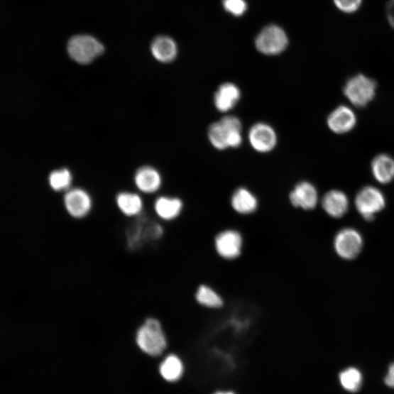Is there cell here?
Returning a JSON list of instances; mask_svg holds the SVG:
<instances>
[{
    "mask_svg": "<svg viewBox=\"0 0 394 394\" xmlns=\"http://www.w3.org/2000/svg\"><path fill=\"white\" fill-rule=\"evenodd\" d=\"M136 344L146 355L156 357L162 355L168 347V339L162 323L155 318H148L138 328Z\"/></svg>",
    "mask_w": 394,
    "mask_h": 394,
    "instance_id": "1",
    "label": "cell"
},
{
    "mask_svg": "<svg viewBox=\"0 0 394 394\" xmlns=\"http://www.w3.org/2000/svg\"><path fill=\"white\" fill-rule=\"evenodd\" d=\"M242 123L236 116H226L209 126L207 136L210 143L217 150L231 148L242 138Z\"/></svg>",
    "mask_w": 394,
    "mask_h": 394,
    "instance_id": "2",
    "label": "cell"
},
{
    "mask_svg": "<svg viewBox=\"0 0 394 394\" xmlns=\"http://www.w3.org/2000/svg\"><path fill=\"white\" fill-rule=\"evenodd\" d=\"M377 84L370 77L357 74L350 77L344 87V93L349 101L358 108H363L376 97Z\"/></svg>",
    "mask_w": 394,
    "mask_h": 394,
    "instance_id": "3",
    "label": "cell"
},
{
    "mask_svg": "<svg viewBox=\"0 0 394 394\" xmlns=\"http://www.w3.org/2000/svg\"><path fill=\"white\" fill-rule=\"evenodd\" d=\"M70 58L78 64L88 65L102 55L104 46L96 38L89 35L72 38L67 45Z\"/></svg>",
    "mask_w": 394,
    "mask_h": 394,
    "instance_id": "4",
    "label": "cell"
},
{
    "mask_svg": "<svg viewBox=\"0 0 394 394\" xmlns=\"http://www.w3.org/2000/svg\"><path fill=\"white\" fill-rule=\"evenodd\" d=\"M288 39L285 31L276 25L263 29L256 39V47L261 54L274 56L281 54L287 48Z\"/></svg>",
    "mask_w": 394,
    "mask_h": 394,
    "instance_id": "5",
    "label": "cell"
},
{
    "mask_svg": "<svg viewBox=\"0 0 394 394\" xmlns=\"http://www.w3.org/2000/svg\"><path fill=\"white\" fill-rule=\"evenodd\" d=\"M356 207L360 215L367 221L373 220L385 206L383 194L374 187H365L356 197Z\"/></svg>",
    "mask_w": 394,
    "mask_h": 394,
    "instance_id": "6",
    "label": "cell"
},
{
    "mask_svg": "<svg viewBox=\"0 0 394 394\" xmlns=\"http://www.w3.org/2000/svg\"><path fill=\"white\" fill-rule=\"evenodd\" d=\"M214 245L216 251L220 257L226 260H234L242 253L243 236L234 229L224 230L216 236Z\"/></svg>",
    "mask_w": 394,
    "mask_h": 394,
    "instance_id": "7",
    "label": "cell"
},
{
    "mask_svg": "<svg viewBox=\"0 0 394 394\" xmlns=\"http://www.w3.org/2000/svg\"><path fill=\"white\" fill-rule=\"evenodd\" d=\"M64 205L67 214L72 218L82 219L90 214L93 202L87 191L81 188H74L66 192Z\"/></svg>",
    "mask_w": 394,
    "mask_h": 394,
    "instance_id": "8",
    "label": "cell"
},
{
    "mask_svg": "<svg viewBox=\"0 0 394 394\" xmlns=\"http://www.w3.org/2000/svg\"><path fill=\"white\" fill-rule=\"evenodd\" d=\"M336 253L341 258L354 259L358 256L363 246V239L356 230L346 228L340 230L334 242Z\"/></svg>",
    "mask_w": 394,
    "mask_h": 394,
    "instance_id": "9",
    "label": "cell"
},
{
    "mask_svg": "<svg viewBox=\"0 0 394 394\" xmlns=\"http://www.w3.org/2000/svg\"><path fill=\"white\" fill-rule=\"evenodd\" d=\"M248 140L251 147L262 153L271 152L278 143L275 129L268 124L263 122L256 123L251 127Z\"/></svg>",
    "mask_w": 394,
    "mask_h": 394,
    "instance_id": "10",
    "label": "cell"
},
{
    "mask_svg": "<svg viewBox=\"0 0 394 394\" xmlns=\"http://www.w3.org/2000/svg\"><path fill=\"white\" fill-rule=\"evenodd\" d=\"M357 123L354 111L346 105H340L327 118V125L334 133L344 135L354 129Z\"/></svg>",
    "mask_w": 394,
    "mask_h": 394,
    "instance_id": "11",
    "label": "cell"
},
{
    "mask_svg": "<svg viewBox=\"0 0 394 394\" xmlns=\"http://www.w3.org/2000/svg\"><path fill=\"white\" fill-rule=\"evenodd\" d=\"M292 204L304 210H312L317 207L319 202V193L315 187L308 181L297 184L289 195Z\"/></svg>",
    "mask_w": 394,
    "mask_h": 394,
    "instance_id": "12",
    "label": "cell"
},
{
    "mask_svg": "<svg viewBox=\"0 0 394 394\" xmlns=\"http://www.w3.org/2000/svg\"><path fill=\"white\" fill-rule=\"evenodd\" d=\"M134 182L136 187L144 194H154L163 185V177L159 171L151 166H143L137 170Z\"/></svg>",
    "mask_w": 394,
    "mask_h": 394,
    "instance_id": "13",
    "label": "cell"
},
{
    "mask_svg": "<svg viewBox=\"0 0 394 394\" xmlns=\"http://www.w3.org/2000/svg\"><path fill=\"white\" fill-rule=\"evenodd\" d=\"M241 99V91L232 83L221 84L214 94L216 109L221 113L231 111Z\"/></svg>",
    "mask_w": 394,
    "mask_h": 394,
    "instance_id": "14",
    "label": "cell"
},
{
    "mask_svg": "<svg viewBox=\"0 0 394 394\" xmlns=\"http://www.w3.org/2000/svg\"><path fill=\"white\" fill-rule=\"evenodd\" d=\"M322 204L324 212L331 217H343L348 212L349 199L347 195L339 190L328 192L322 199Z\"/></svg>",
    "mask_w": 394,
    "mask_h": 394,
    "instance_id": "15",
    "label": "cell"
},
{
    "mask_svg": "<svg viewBox=\"0 0 394 394\" xmlns=\"http://www.w3.org/2000/svg\"><path fill=\"white\" fill-rule=\"evenodd\" d=\"M183 203L177 197H160L154 202V210L158 217L170 221L177 219L182 212Z\"/></svg>",
    "mask_w": 394,
    "mask_h": 394,
    "instance_id": "16",
    "label": "cell"
},
{
    "mask_svg": "<svg viewBox=\"0 0 394 394\" xmlns=\"http://www.w3.org/2000/svg\"><path fill=\"white\" fill-rule=\"evenodd\" d=\"M231 205L235 212L241 215H250L257 209L258 202L250 190L239 188L232 195Z\"/></svg>",
    "mask_w": 394,
    "mask_h": 394,
    "instance_id": "17",
    "label": "cell"
},
{
    "mask_svg": "<svg viewBox=\"0 0 394 394\" xmlns=\"http://www.w3.org/2000/svg\"><path fill=\"white\" fill-rule=\"evenodd\" d=\"M151 52L156 60L163 63H170L177 58V47L172 38L160 36L153 41Z\"/></svg>",
    "mask_w": 394,
    "mask_h": 394,
    "instance_id": "18",
    "label": "cell"
},
{
    "mask_svg": "<svg viewBox=\"0 0 394 394\" xmlns=\"http://www.w3.org/2000/svg\"><path fill=\"white\" fill-rule=\"evenodd\" d=\"M116 202L120 212L128 217H138L143 210V201L141 196L136 193L120 192L116 196Z\"/></svg>",
    "mask_w": 394,
    "mask_h": 394,
    "instance_id": "19",
    "label": "cell"
},
{
    "mask_svg": "<svg viewBox=\"0 0 394 394\" xmlns=\"http://www.w3.org/2000/svg\"><path fill=\"white\" fill-rule=\"evenodd\" d=\"M372 173L376 180L382 184H388L394 179V160L387 154L375 157L371 165Z\"/></svg>",
    "mask_w": 394,
    "mask_h": 394,
    "instance_id": "20",
    "label": "cell"
},
{
    "mask_svg": "<svg viewBox=\"0 0 394 394\" xmlns=\"http://www.w3.org/2000/svg\"><path fill=\"white\" fill-rule=\"evenodd\" d=\"M185 371L182 359L175 354L167 356L160 366L161 376L166 381L175 383L180 381Z\"/></svg>",
    "mask_w": 394,
    "mask_h": 394,
    "instance_id": "21",
    "label": "cell"
},
{
    "mask_svg": "<svg viewBox=\"0 0 394 394\" xmlns=\"http://www.w3.org/2000/svg\"><path fill=\"white\" fill-rule=\"evenodd\" d=\"M196 301L202 307L209 309H219L224 305V300L221 295L207 285H201L198 287L196 295Z\"/></svg>",
    "mask_w": 394,
    "mask_h": 394,
    "instance_id": "22",
    "label": "cell"
},
{
    "mask_svg": "<svg viewBox=\"0 0 394 394\" xmlns=\"http://www.w3.org/2000/svg\"><path fill=\"white\" fill-rule=\"evenodd\" d=\"M339 381L344 390L351 393L358 392L363 385V376L356 367H349L339 375Z\"/></svg>",
    "mask_w": 394,
    "mask_h": 394,
    "instance_id": "23",
    "label": "cell"
},
{
    "mask_svg": "<svg viewBox=\"0 0 394 394\" xmlns=\"http://www.w3.org/2000/svg\"><path fill=\"white\" fill-rule=\"evenodd\" d=\"M72 180V174L67 168L54 170L48 176L50 187L57 192H67L70 190Z\"/></svg>",
    "mask_w": 394,
    "mask_h": 394,
    "instance_id": "24",
    "label": "cell"
},
{
    "mask_svg": "<svg viewBox=\"0 0 394 394\" xmlns=\"http://www.w3.org/2000/svg\"><path fill=\"white\" fill-rule=\"evenodd\" d=\"M224 9L234 16H241L247 11L248 6L245 0H223Z\"/></svg>",
    "mask_w": 394,
    "mask_h": 394,
    "instance_id": "25",
    "label": "cell"
},
{
    "mask_svg": "<svg viewBox=\"0 0 394 394\" xmlns=\"http://www.w3.org/2000/svg\"><path fill=\"white\" fill-rule=\"evenodd\" d=\"M333 1L340 11L354 13L361 8L363 0H333Z\"/></svg>",
    "mask_w": 394,
    "mask_h": 394,
    "instance_id": "26",
    "label": "cell"
},
{
    "mask_svg": "<svg viewBox=\"0 0 394 394\" xmlns=\"http://www.w3.org/2000/svg\"><path fill=\"white\" fill-rule=\"evenodd\" d=\"M386 17L389 25L394 30V0H389L387 4Z\"/></svg>",
    "mask_w": 394,
    "mask_h": 394,
    "instance_id": "27",
    "label": "cell"
},
{
    "mask_svg": "<svg viewBox=\"0 0 394 394\" xmlns=\"http://www.w3.org/2000/svg\"><path fill=\"white\" fill-rule=\"evenodd\" d=\"M384 382L388 387L394 388V362L390 365Z\"/></svg>",
    "mask_w": 394,
    "mask_h": 394,
    "instance_id": "28",
    "label": "cell"
},
{
    "mask_svg": "<svg viewBox=\"0 0 394 394\" xmlns=\"http://www.w3.org/2000/svg\"><path fill=\"white\" fill-rule=\"evenodd\" d=\"M213 394H236L232 390H217Z\"/></svg>",
    "mask_w": 394,
    "mask_h": 394,
    "instance_id": "29",
    "label": "cell"
}]
</instances>
